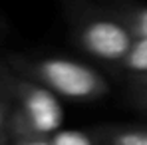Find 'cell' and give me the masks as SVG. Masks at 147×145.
Here are the masks:
<instances>
[{
	"mask_svg": "<svg viewBox=\"0 0 147 145\" xmlns=\"http://www.w3.org/2000/svg\"><path fill=\"white\" fill-rule=\"evenodd\" d=\"M145 86H147V76H145Z\"/></svg>",
	"mask_w": 147,
	"mask_h": 145,
	"instance_id": "30bf717a",
	"label": "cell"
},
{
	"mask_svg": "<svg viewBox=\"0 0 147 145\" xmlns=\"http://www.w3.org/2000/svg\"><path fill=\"white\" fill-rule=\"evenodd\" d=\"M52 145H94V141L82 131L60 129L58 133L52 135Z\"/></svg>",
	"mask_w": 147,
	"mask_h": 145,
	"instance_id": "52a82bcc",
	"label": "cell"
},
{
	"mask_svg": "<svg viewBox=\"0 0 147 145\" xmlns=\"http://www.w3.org/2000/svg\"><path fill=\"white\" fill-rule=\"evenodd\" d=\"M16 125H18V141H16V145H52V137L42 135L36 129H32V125L26 121L22 111L18 113Z\"/></svg>",
	"mask_w": 147,
	"mask_h": 145,
	"instance_id": "5b68a950",
	"label": "cell"
},
{
	"mask_svg": "<svg viewBox=\"0 0 147 145\" xmlns=\"http://www.w3.org/2000/svg\"><path fill=\"white\" fill-rule=\"evenodd\" d=\"M121 66L131 74L147 76V38H137L133 48L125 56Z\"/></svg>",
	"mask_w": 147,
	"mask_h": 145,
	"instance_id": "277c9868",
	"label": "cell"
},
{
	"mask_svg": "<svg viewBox=\"0 0 147 145\" xmlns=\"http://www.w3.org/2000/svg\"><path fill=\"white\" fill-rule=\"evenodd\" d=\"M121 20L131 28L135 38H147V8L133 10V12L121 16Z\"/></svg>",
	"mask_w": 147,
	"mask_h": 145,
	"instance_id": "8992f818",
	"label": "cell"
},
{
	"mask_svg": "<svg viewBox=\"0 0 147 145\" xmlns=\"http://www.w3.org/2000/svg\"><path fill=\"white\" fill-rule=\"evenodd\" d=\"M111 145H147V131L123 129L111 137Z\"/></svg>",
	"mask_w": 147,
	"mask_h": 145,
	"instance_id": "ba28073f",
	"label": "cell"
},
{
	"mask_svg": "<svg viewBox=\"0 0 147 145\" xmlns=\"http://www.w3.org/2000/svg\"><path fill=\"white\" fill-rule=\"evenodd\" d=\"M80 46L98 60L121 64L135 44V34L117 16H94L76 30Z\"/></svg>",
	"mask_w": 147,
	"mask_h": 145,
	"instance_id": "7a4b0ae2",
	"label": "cell"
},
{
	"mask_svg": "<svg viewBox=\"0 0 147 145\" xmlns=\"http://www.w3.org/2000/svg\"><path fill=\"white\" fill-rule=\"evenodd\" d=\"M20 101H22V115L42 135L58 133L64 121V111L56 96L48 88L40 84H22L20 86Z\"/></svg>",
	"mask_w": 147,
	"mask_h": 145,
	"instance_id": "3957f363",
	"label": "cell"
},
{
	"mask_svg": "<svg viewBox=\"0 0 147 145\" xmlns=\"http://www.w3.org/2000/svg\"><path fill=\"white\" fill-rule=\"evenodd\" d=\"M32 72L40 86L70 99H98L109 90L107 82L96 70L76 60L46 58L36 62Z\"/></svg>",
	"mask_w": 147,
	"mask_h": 145,
	"instance_id": "6da1fadb",
	"label": "cell"
},
{
	"mask_svg": "<svg viewBox=\"0 0 147 145\" xmlns=\"http://www.w3.org/2000/svg\"><path fill=\"white\" fill-rule=\"evenodd\" d=\"M4 125H6V113H4V107H2V103H0V133H2Z\"/></svg>",
	"mask_w": 147,
	"mask_h": 145,
	"instance_id": "9c48e42d",
	"label": "cell"
}]
</instances>
